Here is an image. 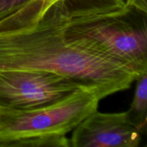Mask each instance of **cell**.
<instances>
[{
    "instance_id": "6da1fadb",
    "label": "cell",
    "mask_w": 147,
    "mask_h": 147,
    "mask_svg": "<svg viewBox=\"0 0 147 147\" xmlns=\"http://www.w3.org/2000/svg\"><path fill=\"white\" fill-rule=\"evenodd\" d=\"M69 18L63 0H28L0 19V71L55 73L100 100L129 88L140 75L70 37Z\"/></svg>"
},
{
    "instance_id": "7a4b0ae2",
    "label": "cell",
    "mask_w": 147,
    "mask_h": 147,
    "mask_svg": "<svg viewBox=\"0 0 147 147\" xmlns=\"http://www.w3.org/2000/svg\"><path fill=\"white\" fill-rule=\"evenodd\" d=\"M67 33L139 75L147 72L146 13L125 0H63Z\"/></svg>"
},
{
    "instance_id": "3957f363",
    "label": "cell",
    "mask_w": 147,
    "mask_h": 147,
    "mask_svg": "<svg viewBox=\"0 0 147 147\" xmlns=\"http://www.w3.org/2000/svg\"><path fill=\"white\" fill-rule=\"evenodd\" d=\"M99 101L91 92L78 89L64 98L42 107L0 109V147L26 138L66 136L98 110Z\"/></svg>"
},
{
    "instance_id": "277c9868",
    "label": "cell",
    "mask_w": 147,
    "mask_h": 147,
    "mask_svg": "<svg viewBox=\"0 0 147 147\" xmlns=\"http://www.w3.org/2000/svg\"><path fill=\"white\" fill-rule=\"evenodd\" d=\"M83 89L73 80L37 70L0 71V109L30 110L47 106Z\"/></svg>"
},
{
    "instance_id": "5b68a950",
    "label": "cell",
    "mask_w": 147,
    "mask_h": 147,
    "mask_svg": "<svg viewBox=\"0 0 147 147\" xmlns=\"http://www.w3.org/2000/svg\"><path fill=\"white\" fill-rule=\"evenodd\" d=\"M142 134L126 112L90 113L73 130L70 147H138Z\"/></svg>"
},
{
    "instance_id": "8992f818",
    "label": "cell",
    "mask_w": 147,
    "mask_h": 147,
    "mask_svg": "<svg viewBox=\"0 0 147 147\" xmlns=\"http://www.w3.org/2000/svg\"><path fill=\"white\" fill-rule=\"evenodd\" d=\"M136 81L134 96L126 113L129 121L142 134L147 128V72L140 75Z\"/></svg>"
},
{
    "instance_id": "52a82bcc",
    "label": "cell",
    "mask_w": 147,
    "mask_h": 147,
    "mask_svg": "<svg viewBox=\"0 0 147 147\" xmlns=\"http://www.w3.org/2000/svg\"><path fill=\"white\" fill-rule=\"evenodd\" d=\"M4 147H70V141L63 135L34 136L11 141Z\"/></svg>"
},
{
    "instance_id": "ba28073f",
    "label": "cell",
    "mask_w": 147,
    "mask_h": 147,
    "mask_svg": "<svg viewBox=\"0 0 147 147\" xmlns=\"http://www.w3.org/2000/svg\"><path fill=\"white\" fill-rule=\"evenodd\" d=\"M28 0H0V19Z\"/></svg>"
},
{
    "instance_id": "9c48e42d",
    "label": "cell",
    "mask_w": 147,
    "mask_h": 147,
    "mask_svg": "<svg viewBox=\"0 0 147 147\" xmlns=\"http://www.w3.org/2000/svg\"><path fill=\"white\" fill-rule=\"evenodd\" d=\"M125 2L128 7L147 14V0H125Z\"/></svg>"
},
{
    "instance_id": "30bf717a",
    "label": "cell",
    "mask_w": 147,
    "mask_h": 147,
    "mask_svg": "<svg viewBox=\"0 0 147 147\" xmlns=\"http://www.w3.org/2000/svg\"><path fill=\"white\" fill-rule=\"evenodd\" d=\"M55 1H57V0H43V2L45 4H50Z\"/></svg>"
}]
</instances>
